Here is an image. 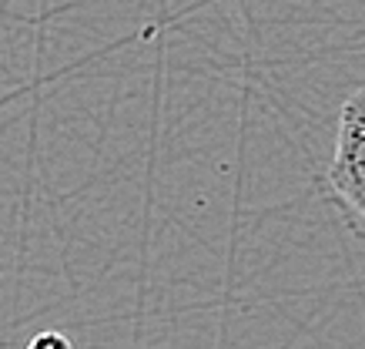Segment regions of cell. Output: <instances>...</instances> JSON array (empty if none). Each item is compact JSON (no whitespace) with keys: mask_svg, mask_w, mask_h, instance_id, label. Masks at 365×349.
I'll return each instance as SVG.
<instances>
[{"mask_svg":"<svg viewBox=\"0 0 365 349\" xmlns=\"http://www.w3.org/2000/svg\"><path fill=\"white\" fill-rule=\"evenodd\" d=\"M27 349H74V343H71V336L57 333V329H44V333H37L27 343Z\"/></svg>","mask_w":365,"mask_h":349,"instance_id":"cell-2","label":"cell"},{"mask_svg":"<svg viewBox=\"0 0 365 349\" xmlns=\"http://www.w3.org/2000/svg\"><path fill=\"white\" fill-rule=\"evenodd\" d=\"M329 185L339 195V202L365 222V84L345 98L339 111Z\"/></svg>","mask_w":365,"mask_h":349,"instance_id":"cell-1","label":"cell"}]
</instances>
